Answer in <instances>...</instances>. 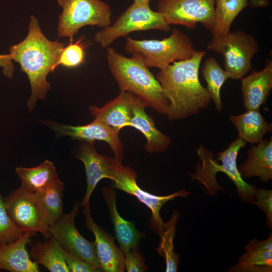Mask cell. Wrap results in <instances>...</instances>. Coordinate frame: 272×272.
<instances>
[{
    "instance_id": "6da1fadb",
    "label": "cell",
    "mask_w": 272,
    "mask_h": 272,
    "mask_svg": "<svg viewBox=\"0 0 272 272\" xmlns=\"http://www.w3.org/2000/svg\"><path fill=\"white\" fill-rule=\"evenodd\" d=\"M64 47L62 43L48 40L42 33L38 19L31 15L27 36L9 48L12 59L19 63L30 82L31 94L27 102L29 112L38 100L46 97L50 90L47 76L58 66Z\"/></svg>"
},
{
    "instance_id": "7a4b0ae2",
    "label": "cell",
    "mask_w": 272,
    "mask_h": 272,
    "mask_svg": "<svg viewBox=\"0 0 272 272\" xmlns=\"http://www.w3.org/2000/svg\"><path fill=\"white\" fill-rule=\"evenodd\" d=\"M205 50L196 51L189 59L177 60L160 70L156 76L169 102V121L197 114L211 102L207 88L200 84L198 71Z\"/></svg>"
},
{
    "instance_id": "3957f363",
    "label": "cell",
    "mask_w": 272,
    "mask_h": 272,
    "mask_svg": "<svg viewBox=\"0 0 272 272\" xmlns=\"http://www.w3.org/2000/svg\"><path fill=\"white\" fill-rule=\"evenodd\" d=\"M107 60L120 92H131L147 106L167 115L169 102L160 83L148 67L111 47L107 48Z\"/></svg>"
},
{
    "instance_id": "277c9868",
    "label": "cell",
    "mask_w": 272,
    "mask_h": 272,
    "mask_svg": "<svg viewBox=\"0 0 272 272\" xmlns=\"http://www.w3.org/2000/svg\"><path fill=\"white\" fill-rule=\"evenodd\" d=\"M245 145L246 142L238 137L225 150L216 154L215 159L214 153L201 145L197 149L200 161L195 165V172L188 174L191 180H197L203 185L205 193L213 196L223 190L216 179L217 172H223L235 184L236 192L241 200L251 202L254 200L257 188L255 185L244 181L236 163L238 152Z\"/></svg>"
},
{
    "instance_id": "5b68a950",
    "label": "cell",
    "mask_w": 272,
    "mask_h": 272,
    "mask_svg": "<svg viewBox=\"0 0 272 272\" xmlns=\"http://www.w3.org/2000/svg\"><path fill=\"white\" fill-rule=\"evenodd\" d=\"M124 49L149 69L164 70L173 62L190 58L197 51L190 38L177 28L162 40H135L126 37Z\"/></svg>"
},
{
    "instance_id": "8992f818",
    "label": "cell",
    "mask_w": 272,
    "mask_h": 272,
    "mask_svg": "<svg viewBox=\"0 0 272 272\" xmlns=\"http://www.w3.org/2000/svg\"><path fill=\"white\" fill-rule=\"evenodd\" d=\"M62 12L58 17V37L74 36L86 26L105 28L111 24V10L101 0H57Z\"/></svg>"
},
{
    "instance_id": "52a82bcc",
    "label": "cell",
    "mask_w": 272,
    "mask_h": 272,
    "mask_svg": "<svg viewBox=\"0 0 272 272\" xmlns=\"http://www.w3.org/2000/svg\"><path fill=\"white\" fill-rule=\"evenodd\" d=\"M159 30L169 32L170 26L163 16L151 9L149 5L133 3L109 26L97 32L94 41L106 48L117 39L132 32Z\"/></svg>"
},
{
    "instance_id": "ba28073f",
    "label": "cell",
    "mask_w": 272,
    "mask_h": 272,
    "mask_svg": "<svg viewBox=\"0 0 272 272\" xmlns=\"http://www.w3.org/2000/svg\"><path fill=\"white\" fill-rule=\"evenodd\" d=\"M112 169L111 180L112 187L121 190L136 197L138 200L149 208L152 213L150 220L151 229L159 235L164 229V222L160 214L162 206L167 201L178 197H186L190 192L184 189L178 190L172 194L159 196L149 193L140 188L137 183V175L135 172L128 166L122 165L121 162L115 158H110Z\"/></svg>"
},
{
    "instance_id": "9c48e42d",
    "label": "cell",
    "mask_w": 272,
    "mask_h": 272,
    "mask_svg": "<svg viewBox=\"0 0 272 272\" xmlns=\"http://www.w3.org/2000/svg\"><path fill=\"white\" fill-rule=\"evenodd\" d=\"M208 48L224 57V67L232 79L243 78L251 69V59L259 51L256 39L247 33L236 30L223 38L212 39Z\"/></svg>"
},
{
    "instance_id": "30bf717a",
    "label": "cell",
    "mask_w": 272,
    "mask_h": 272,
    "mask_svg": "<svg viewBox=\"0 0 272 272\" xmlns=\"http://www.w3.org/2000/svg\"><path fill=\"white\" fill-rule=\"evenodd\" d=\"M216 0H158L156 11L166 22L194 28L198 23L211 31L215 20Z\"/></svg>"
},
{
    "instance_id": "8fae6325",
    "label": "cell",
    "mask_w": 272,
    "mask_h": 272,
    "mask_svg": "<svg viewBox=\"0 0 272 272\" xmlns=\"http://www.w3.org/2000/svg\"><path fill=\"white\" fill-rule=\"evenodd\" d=\"M6 210L16 225L24 233H40L45 239L50 234L49 225L37 201L35 193L22 186L4 198Z\"/></svg>"
},
{
    "instance_id": "7c38bea8",
    "label": "cell",
    "mask_w": 272,
    "mask_h": 272,
    "mask_svg": "<svg viewBox=\"0 0 272 272\" xmlns=\"http://www.w3.org/2000/svg\"><path fill=\"white\" fill-rule=\"evenodd\" d=\"M81 208V202H76L69 213L49 226V232L62 248L101 269L95 241L86 240L76 227L75 217Z\"/></svg>"
},
{
    "instance_id": "4fadbf2b",
    "label": "cell",
    "mask_w": 272,
    "mask_h": 272,
    "mask_svg": "<svg viewBox=\"0 0 272 272\" xmlns=\"http://www.w3.org/2000/svg\"><path fill=\"white\" fill-rule=\"evenodd\" d=\"M50 127L60 136H68L73 140L93 142L102 141L107 143L113 151L115 159L121 162L124 157V146L119 138V131L94 119L85 125L73 126L50 122Z\"/></svg>"
},
{
    "instance_id": "5bb4252c",
    "label": "cell",
    "mask_w": 272,
    "mask_h": 272,
    "mask_svg": "<svg viewBox=\"0 0 272 272\" xmlns=\"http://www.w3.org/2000/svg\"><path fill=\"white\" fill-rule=\"evenodd\" d=\"M85 224L94 234L97 256L101 269L104 272L125 271L124 254L115 244L114 238L93 221L91 215L89 203L83 207Z\"/></svg>"
},
{
    "instance_id": "9a60e30c",
    "label": "cell",
    "mask_w": 272,
    "mask_h": 272,
    "mask_svg": "<svg viewBox=\"0 0 272 272\" xmlns=\"http://www.w3.org/2000/svg\"><path fill=\"white\" fill-rule=\"evenodd\" d=\"M139 100L131 92H120L116 98L101 108L90 106V111L95 119L120 131L130 126L133 107Z\"/></svg>"
},
{
    "instance_id": "2e32d148",
    "label": "cell",
    "mask_w": 272,
    "mask_h": 272,
    "mask_svg": "<svg viewBox=\"0 0 272 272\" xmlns=\"http://www.w3.org/2000/svg\"><path fill=\"white\" fill-rule=\"evenodd\" d=\"M93 144L84 142L76 156L83 162L87 176V188L81 202V208L89 203L93 191L101 179L112 178V169L109 157L99 154Z\"/></svg>"
},
{
    "instance_id": "e0dca14e",
    "label": "cell",
    "mask_w": 272,
    "mask_h": 272,
    "mask_svg": "<svg viewBox=\"0 0 272 272\" xmlns=\"http://www.w3.org/2000/svg\"><path fill=\"white\" fill-rule=\"evenodd\" d=\"M35 233L27 232L16 240L0 244V271L39 272L38 263L32 261L26 245Z\"/></svg>"
},
{
    "instance_id": "ac0fdd59",
    "label": "cell",
    "mask_w": 272,
    "mask_h": 272,
    "mask_svg": "<svg viewBox=\"0 0 272 272\" xmlns=\"http://www.w3.org/2000/svg\"><path fill=\"white\" fill-rule=\"evenodd\" d=\"M272 88V61L268 60L264 68L241 79L243 105L247 110L259 109L264 104Z\"/></svg>"
},
{
    "instance_id": "d6986e66",
    "label": "cell",
    "mask_w": 272,
    "mask_h": 272,
    "mask_svg": "<svg viewBox=\"0 0 272 272\" xmlns=\"http://www.w3.org/2000/svg\"><path fill=\"white\" fill-rule=\"evenodd\" d=\"M102 192L113 224L116 239L125 254L131 248L138 247L144 234L136 229L132 222L125 221L120 216L116 207L115 190L104 187Z\"/></svg>"
},
{
    "instance_id": "ffe728a7",
    "label": "cell",
    "mask_w": 272,
    "mask_h": 272,
    "mask_svg": "<svg viewBox=\"0 0 272 272\" xmlns=\"http://www.w3.org/2000/svg\"><path fill=\"white\" fill-rule=\"evenodd\" d=\"M257 144L248 150L246 161L238 170L243 179L258 177L261 182L268 183L272 179V138Z\"/></svg>"
},
{
    "instance_id": "44dd1931",
    "label": "cell",
    "mask_w": 272,
    "mask_h": 272,
    "mask_svg": "<svg viewBox=\"0 0 272 272\" xmlns=\"http://www.w3.org/2000/svg\"><path fill=\"white\" fill-rule=\"evenodd\" d=\"M146 107L140 100L135 104L130 126L138 129L144 135L147 140L144 147L148 152H164L169 147L171 139L156 128L153 118L145 112Z\"/></svg>"
},
{
    "instance_id": "7402d4cb",
    "label": "cell",
    "mask_w": 272,
    "mask_h": 272,
    "mask_svg": "<svg viewBox=\"0 0 272 272\" xmlns=\"http://www.w3.org/2000/svg\"><path fill=\"white\" fill-rule=\"evenodd\" d=\"M229 119L237 129L238 137L246 143H258L272 130L271 123L265 120L259 109L247 110L242 114L231 115Z\"/></svg>"
},
{
    "instance_id": "603a6c76",
    "label": "cell",
    "mask_w": 272,
    "mask_h": 272,
    "mask_svg": "<svg viewBox=\"0 0 272 272\" xmlns=\"http://www.w3.org/2000/svg\"><path fill=\"white\" fill-rule=\"evenodd\" d=\"M15 172L25 189L33 193L45 189L59 180L53 163L45 160L33 168L17 167Z\"/></svg>"
},
{
    "instance_id": "cb8c5ba5",
    "label": "cell",
    "mask_w": 272,
    "mask_h": 272,
    "mask_svg": "<svg viewBox=\"0 0 272 272\" xmlns=\"http://www.w3.org/2000/svg\"><path fill=\"white\" fill-rule=\"evenodd\" d=\"M30 256L51 272H70L63 258L61 247L51 235L44 242L37 241L31 247Z\"/></svg>"
},
{
    "instance_id": "d4e9b609",
    "label": "cell",
    "mask_w": 272,
    "mask_h": 272,
    "mask_svg": "<svg viewBox=\"0 0 272 272\" xmlns=\"http://www.w3.org/2000/svg\"><path fill=\"white\" fill-rule=\"evenodd\" d=\"M249 0H216L215 20L211 30L212 39L221 38L230 31L231 26L239 14L248 6Z\"/></svg>"
},
{
    "instance_id": "484cf974",
    "label": "cell",
    "mask_w": 272,
    "mask_h": 272,
    "mask_svg": "<svg viewBox=\"0 0 272 272\" xmlns=\"http://www.w3.org/2000/svg\"><path fill=\"white\" fill-rule=\"evenodd\" d=\"M64 184L58 180L52 186L35 193L37 201L49 226L64 214L63 190Z\"/></svg>"
},
{
    "instance_id": "4316f807",
    "label": "cell",
    "mask_w": 272,
    "mask_h": 272,
    "mask_svg": "<svg viewBox=\"0 0 272 272\" xmlns=\"http://www.w3.org/2000/svg\"><path fill=\"white\" fill-rule=\"evenodd\" d=\"M179 217L178 211H174L170 220L164 223L163 231L159 235L160 241L156 251L164 258L166 272L177 271L179 264V254L175 252L174 247V239Z\"/></svg>"
},
{
    "instance_id": "83f0119b",
    "label": "cell",
    "mask_w": 272,
    "mask_h": 272,
    "mask_svg": "<svg viewBox=\"0 0 272 272\" xmlns=\"http://www.w3.org/2000/svg\"><path fill=\"white\" fill-rule=\"evenodd\" d=\"M203 77L207 83V89L214 102L218 112L223 109L220 90L225 82L230 78L228 72L224 70L214 57L206 59L202 68Z\"/></svg>"
},
{
    "instance_id": "f1b7e54d",
    "label": "cell",
    "mask_w": 272,
    "mask_h": 272,
    "mask_svg": "<svg viewBox=\"0 0 272 272\" xmlns=\"http://www.w3.org/2000/svg\"><path fill=\"white\" fill-rule=\"evenodd\" d=\"M230 267V272H271L272 250H249Z\"/></svg>"
},
{
    "instance_id": "f546056e",
    "label": "cell",
    "mask_w": 272,
    "mask_h": 272,
    "mask_svg": "<svg viewBox=\"0 0 272 272\" xmlns=\"http://www.w3.org/2000/svg\"><path fill=\"white\" fill-rule=\"evenodd\" d=\"M83 40V38L79 39L74 43L70 41L67 46H64L60 54L58 65H62L66 67L73 68L84 62L86 46Z\"/></svg>"
},
{
    "instance_id": "4dcf8cb0",
    "label": "cell",
    "mask_w": 272,
    "mask_h": 272,
    "mask_svg": "<svg viewBox=\"0 0 272 272\" xmlns=\"http://www.w3.org/2000/svg\"><path fill=\"white\" fill-rule=\"evenodd\" d=\"M24 233L9 215L0 193V244L13 242Z\"/></svg>"
},
{
    "instance_id": "1f68e13d",
    "label": "cell",
    "mask_w": 272,
    "mask_h": 272,
    "mask_svg": "<svg viewBox=\"0 0 272 272\" xmlns=\"http://www.w3.org/2000/svg\"><path fill=\"white\" fill-rule=\"evenodd\" d=\"M60 247L65 263L70 272L102 271L100 268L85 261L80 257L62 248L61 246Z\"/></svg>"
},
{
    "instance_id": "d6a6232c",
    "label": "cell",
    "mask_w": 272,
    "mask_h": 272,
    "mask_svg": "<svg viewBox=\"0 0 272 272\" xmlns=\"http://www.w3.org/2000/svg\"><path fill=\"white\" fill-rule=\"evenodd\" d=\"M251 203L259 207L266 215L267 226L272 227V190L259 188L256 189Z\"/></svg>"
},
{
    "instance_id": "836d02e7",
    "label": "cell",
    "mask_w": 272,
    "mask_h": 272,
    "mask_svg": "<svg viewBox=\"0 0 272 272\" xmlns=\"http://www.w3.org/2000/svg\"><path fill=\"white\" fill-rule=\"evenodd\" d=\"M124 265L127 272H144L148 268L138 247L132 248L124 254Z\"/></svg>"
},
{
    "instance_id": "e575fe53",
    "label": "cell",
    "mask_w": 272,
    "mask_h": 272,
    "mask_svg": "<svg viewBox=\"0 0 272 272\" xmlns=\"http://www.w3.org/2000/svg\"><path fill=\"white\" fill-rule=\"evenodd\" d=\"M244 250H272L271 232L268 237L264 240L260 241L256 238L250 240L245 246Z\"/></svg>"
},
{
    "instance_id": "d590c367",
    "label": "cell",
    "mask_w": 272,
    "mask_h": 272,
    "mask_svg": "<svg viewBox=\"0 0 272 272\" xmlns=\"http://www.w3.org/2000/svg\"><path fill=\"white\" fill-rule=\"evenodd\" d=\"M0 67L3 69V74L5 77L8 79L13 77L14 65L9 54H0Z\"/></svg>"
},
{
    "instance_id": "8d00e7d4",
    "label": "cell",
    "mask_w": 272,
    "mask_h": 272,
    "mask_svg": "<svg viewBox=\"0 0 272 272\" xmlns=\"http://www.w3.org/2000/svg\"><path fill=\"white\" fill-rule=\"evenodd\" d=\"M270 5L268 0H249L248 6L253 8L265 7Z\"/></svg>"
},
{
    "instance_id": "74e56055",
    "label": "cell",
    "mask_w": 272,
    "mask_h": 272,
    "mask_svg": "<svg viewBox=\"0 0 272 272\" xmlns=\"http://www.w3.org/2000/svg\"><path fill=\"white\" fill-rule=\"evenodd\" d=\"M151 0H134V3L139 5H149Z\"/></svg>"
}]
</instances>
